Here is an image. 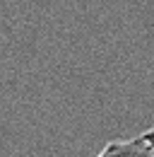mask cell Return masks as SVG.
<instances>
[{
	"label": "cell",
	"instance_id": "1",
	"mask_svg": "<svg viewBox=\"0 0 154 157\" xmlns=\"http://www.w3.org/2000/svg\"><path fill=\"white\" fill-rule=\"evenodd\" d=\"M96 157H154L152 143L145 136L130 138V140H111Z\"/></svg>",
	"mask_w": 154,
	"mask_h": 157
},
{
	"label": "cell",
	"instance_id": "2",
	"mask_svg": "<svg viewBox=\"0 0 154 157\" xmlns=\"http://www.w3.org/2000/svg\"><path fill=\"white\" fill-rule=\"evenodd\" d=\"M142 136L147 138V140H149V143H152V147H154V126H152V128H147V131H145V133H142Z\"/></svg>",
	"mask_w": 154,
	"mask_h": 157
}]
</instances>
